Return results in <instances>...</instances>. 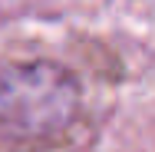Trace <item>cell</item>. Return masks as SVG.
Wrapping results in <instances>:
<instances>
[{"mask_svg": "<svg viewBox=\"0 0 155 152\" xmlns=\"http://www.w3.org/2000/svg\"><path fill=\"white\" fill-rule=\"evenodd\" d=\"M79 79L53 60L0 66V132L13 139H50L79 116Z\"/></svg>", "mask_w": 155, "mask_h": 152, "instance_id": "6da1fadb", "label": "cell"}]
</instances>
